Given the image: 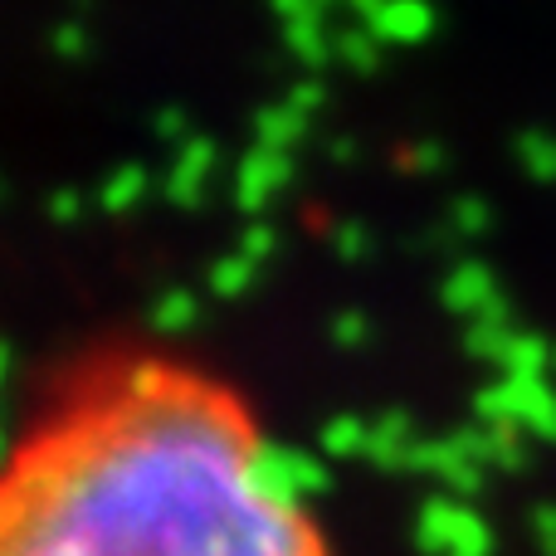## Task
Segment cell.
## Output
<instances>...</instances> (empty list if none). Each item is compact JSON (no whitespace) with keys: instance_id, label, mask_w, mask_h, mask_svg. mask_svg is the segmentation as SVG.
I'll return each instance as SVG.
<instances>
[{"instance_id":"6da1fadb","label":"cell","mask_w":556,"mask_h":556,"mask_svg":"<svg viewBox=\"0 0 556 556\" xmlns=\"http://www.w3.org/2000/svg\"><path fill=\"white\" fill-rule=\"evenodd\" d=\"M260 434L215 386L132 362L108 401L15 454L5 556H327L250 483Z\"/></svg>"},{"instance_id":"1f68e13d","label":"cell","mask_w":556,"mask_h":556,"mask_svg":"<svg viewBox=\"0 0 556 556\" xmlns=\"http://www.w3.org/2000/svg\"><path fill=\"white\" fill-rule=\"evenodd\" d=\"M274 5V15H283V25L288 20H303V15H313L317 10V0H269Z\"/></svg>"},{"instance_id":"4fadbf2b","label":"cell","mask_w":556,"mask_h":556,"mask_svg":"<svg viewBox=\"0 0 556 556\" xmlns=\"http://www.w3.org/2000/svg\"><path fill=\"white\" fill-rule=\"evenodd\" d=\"M307 137V117L288 103H269L254 113V147H269V152H293Z\"/></svg>"},{"instance_id":"5b68a950","label":"cell","mask_w":556,"mask_h":556,"mask_svg":"<svg viewBox=\"0 0 556 556\" xmlns=\"http://www.w3.org/2000/svg\"><path fill=\"white\" fill-rule=\"evenodd\" d=\"M215 156L220 152H215L211 137H191V142L176 152L172 172H166V181H162L166 201L181 205V211H195L205 195V181H211V172H215Z\"/></svg>"},{"instance_id":"277c9868","label":"cell","mask_w":556,"mask_h":556,"mask_svg":"<svg viewBox=\"0 0 556 556\" xmlns=\"http://www.w3.org/2000/svg\"><path fill=\"white\" fill-rule=\"evenodd\" d=\"M288 181H293V156L269 152V147H254V152L235 166V205L260 215Z\"/></svg>"},{"instance_id":"f546056e","label":"cell","mask_w":556,"mask_h":556,"mask_svg":"<svg viewBox=\"0 0 556 556\" xmlns=\"http://www.w3.org/2000/svg\"><path fill=\"white\" fill-rule=\"evenodd\" d=\"M405 162L415 166V172H430V176H440L444 166H450V152H444L440 142H420V147H410V156Z\"/></svg>"},{"instance_id":"f1b7e54d","label":"cell","mask_w":556,"mask_h":556,"mask_svg":"<svg viewBox=\"0 0 556 556\" xmlns=\"http://www.w3.org/2000/svg\"><path fill=\"white\" fill-rule=\"evenodd\" d=\"M283 103H288V108H298V113H303V117H313L317 108L327 103V88L317 84V78H303V84H293V88H288V98H283Z\"/></svg>"},{"instance_id":"30bf717a","label":"cell","mask_w":556,"mask_h":556,"mask_svg":"<svg viewBox=\"0 0 556 556\" xmlns=\"http://www.w3.org/2000/svg\"><path fill=\"white\" fill-rule=\"evenodd\" d=\"M430 473L440 483H450L454 493H479V483H483V464L473 459V450H469V434H444V440H434L430 444Z\"/></svg>"},{"instance_id":"d6a6232c","label":"cell","mask_w":556,"mask_h":556,"mask_svg":"<svg viewBox=\"0 0 556 556\" xmlns=\"http://www.w3.org/2000/svg\"><path fill=\"white\" fill-rule=\"evenodd\" d=\"M327 156H332L337 166H346V162H356V156H362V147H356L352 137H332V142H327Z\"/></svg>"},{"instance_id":"3957f363","label":"cell","mask_w":556,"mask_h":556,"mask_svg":"<svg viewBox=\"0 0 556 556\" xmlns=\"http://www.w3.org/2000/svg\"><path fill=\"white\" fill-rule=\"evenodd\" d=\"M415 542L434 556H489L493 538L459 498H430L420 508V528Z\"/></svg>"},{"instance_id":"ba28073f","label":"cell","mask_w":556,"mask_h":556,"mask_svg":"<svg viewBox=\"0 0 556 556\" xmlns=\"http://www.w3.org/2000/svg\"><path fill=\"white\" fill-rule=\"evenodd\" d=\"M513 342H518V327H513V307H508V298L498 293V298H493V303L469 323V332H464V346H469L479 362L503 366V362H508V352H513Z\"/></svg>"},{"instance_id":"e575fe53","label":"cell","mask_w":556,"mask_h":556,"mask_svg":"<svg viewBox=\"0 0 556 556\" xmlns=\"http://www.w3.org/2000/svg\"><path fill=\"white\" fill-rule=\"evenodd\" d=\"M552 376H556V342H552Z\"/></svg>"},{"instance_id":"d590c367","label":"cell","mask_w":556,"mask_h":556,"mask_svg":"<svg viewBox=\"0 0 556 556\" xmlns=\"http://www.w3.org/2000/svg\"><path fill=\"white\" fill-rule=\"evenodd\" d=\"M317 5H332V0H317Z\"/></svg>"},{"instance_id":"4dcf8cb0","label":"cell","mask_w":556,"mask_h":556,"mask_svg":"<svg viewBox=\"0 0 556 556\" xmlns=\"http://www.w3.org/2000/svg\"><path fill=\"white\" fill-rule=\"evenodd\" d=\"M532 538H538V547L556 556V508H538L532 513Z\"/></svg>"},{"instance_id":"4316f807","label":"cell","mask_w":556,"mask_h":556,"mask_svg":"<svg viewBox=\"0 0 556 556\" xmlns=\"http://www.w3.org/2000/svg\"><path fill=\"white\" fill-rule=\"evenodd\" d=\"M49 220L54 225H74L78 215H84V191H74V186H59L54 195H49Z\"/></svg>"},{"instance_id":"2e32d148","label":"cell","mask_w":556,"mask_h":556,"mask_svg":"<svg viewBox=\"0 0 556 556\" xmlns=\"http://www.w3.org/2000/svg\"><path fill=\"white\" fill-rule=\"evenodd\" d=\"M366 440H371V425L356 420V415H332L317 434L327 459H352V454H366Z\"/></svg>"},{"instance_id":"d4e9b609","label":"cell","mask_w":556,"mask_h":556,"mask_svg":"<svg viewBox=\"0 0 556 556\" xmlns=\"http://www.w3.org/2000/svg\"><path fill=\"white\" fill-rule=\"evenodd\" d=\"M274 250H278V230L274 225H264V220H254L250 230L240 235V254L250 264H264V260H274Z\"/></svg>"},{"instance_id":"5bb4252c","label":"cell","mask_w":556,"mask_h":556,"mask_svg":"<svg viewBox=\"0 0 556 556\" xmlns=\"http://www.w3.org/2000/svg\"><path fill=\"white\" fill-rule=\"evenodd\" d=\"M283 45L293 49V59H303L307 68L327 64V59H337V35H327L323 29V15H303V20H288L283 25Z\"/></svg>"},{"instance_id":"d6986e66","label":"cell","mask_w":556,"mask_h":556,"mask_svg":"<svg viewBox=\"0 0 556 556\" xmlns=\"http://www.w3.org/2000/svg\"><path fill=\"white\" fill-rule=\"evenodd\" d=\"M503 376H542V381H552V342L538 332H518L508 362H503Z\"/></svg>"},{"instance_id":"8992f818","label":"cell","mask_w":556,"mask_h":556,"mask_svg":"<svg viewBox=\"0 0 556 556\" xmlns=\"http://www.w3.org/2000/svg\"><path fill=\"white\" fill-rule=\"evenodd\" d=\"M434 25H440V10H434L430 0H386V5L366 20V29H371L381 45H420V39L434 35Z\"/></svg>"},{"instance_id":"603a6c76","label":"cell","mask_w":556,"mask_h":556,"mask_svg":"<svg viewBox=\"0 0 556 556\" xmlns=\"http://www.w3.org/2000/svg\"><path fill=\"white\" fill-rule=\"evenodd\" d=\"M49 49H54V59H64V64H78V59H88V29L78 15L59 20L54 35H49Z\"/></svg>"},{"instance_id":"9a60e30c","label":"cell","mask_w":556,"mask_h":556,"mask_svg":"<svg viewBox=\"0 0 556 556\" xmlns=\"http://www.w3.org/2000/svg\"><path fill=\"white\" fill-rule=\"evenodd\" d=\"M147 186H152V176H147V166L127 162V166H117V172L103 181V191H98V205H103L108 215H123V211H132V205L142 201V195H147Z\"/></svg>"},{"instance_id":"836d02e7","label":"cell","mask_w":556,"mask_h":556,"mask_svg":"<svg viewBox=\"0 0 556 556\" xmlns=\"http://www.w3.org/2000/svg\"><path fill=\"white\" fill-rule=\"evenodd\" d=\"M346 5H352V15H362V20H371L376 10L386 5V0H346Z\"/></svg>"},{"instance_id":"484cf974","label":"cell","mask_w":556,"mask_h":556,"mask_svg":"<svg viewBox=\"0 0 556 556\" xmlns=\"http://www.w3.org/2000/svg\"><path fill=\"white\" fill-rule=\"evenodd\" d=\"M152 132L156 137H162V142H191V117H186L181 113V108H156V113H152Z\"/></svg>"},{"instance_id":"7a4b0ae2","label":"cell","mask_w":556,"mask_h":556,"mask_svg":"<svg viewBox=\"0 0 556 556\" xmlns=\"http://www.w3.org/2000/svg\"><path fill=\"white\" fill-rule=\"evenodd\" d=\"M250 483L264 503H278V508H298L307 493L327 489V464L313 459V454L283 450V444H264L250 459Z\"/></svg>"},{"instance_id":"ac0fdd59","label":"cell","mask_w":556,"mask_h":556,"mask_svg":"<svg viewBox=\"0 0 556 556\" xmlns=\"http://www.w3.org/2000/svg\"><path fill=\"white\" fill-rule=\"evenodd\" d=\"M195 317H201V298H195L191 288H166L152 303L156 332H186V327H195Z\"/></svg>"},{"instance_id":"44dd1931","label":"cell","mask_w":556,"mask_h":556,"mask_svg":"<svg viewBox=\"0 0 556 556\" xmlns=\"http://www.w3.org/2000/svg\"><path fill=\"white\" fill-rule=\"evenodd\" d=\"M254 269H260V264H250L240 250L225 254V260L211 264V293H215V298H240V293H250Z\"/></svg>"},{"instance_id":"ffe728a7","label":"cell","mask_w":556,"mask_h":556,"mask_svg":"<svg viewBox=\"0 0 556 556\" xmlns=\"http://www.w3.org/2000/svg\"><path fill=\"white\" fill-rule=\"evenodd\" d=\"M337 59H342L352 74H376L381 68V39L371 35V29H342L337 35Z\"/></svg>"},{"instance_id":"8fae6325","label":"cell","mask_w":556,"mask_h":556,"mask_svg":"<svg viewBox=\"0 0 556 556\" xmlns=\"http://www.w3.org/2000/svg\"><path fill=\"white\" fill-rule=\"evenodd\" d=\"M518 395V430L556 444V386L542 376H508Z\"/></svg>"},{"instance_id":"9c48e42d","label":"cell","mask_w":556,"mask_h":556,"mask_svg":"<svg viewBox=\"0 0 556 556\" xmlns=\"http://www.w3.org/2000/svg\"><path fill=\"white\" fill-rule=\"evenodd\" d=\"M415 450H420V434H415L410 415L391 410L381 420H371V440H366V459L381 464V469H410Z\"/></svg>"},{"instance_id":"7c38bea8","label":"cell","mask_w":556,"mask_h":556,"mask_svg":"<svg viewBox=\"0 0 556 556\" xmlns=\"http://www.w3.org/2000/svg\"><path fill=\"white\" fill-rule=\"evenodd\" d=\"M464 434H469V450L483 469H522V459H528V444H522L528 430H518V425H479Z\"/></svg>"},{"instance_id":"7402d4cb","label":"cell","mask_w":556,"mask_h":556,"mask_svg":"<svg viewBox=\"0 0 556 556\" xmlns=\"http://www.w3.org/2000/svg\"><path fill=\"white\" fill-rule=\"evenodd\" d=\"M493 225V211L483 195H459V201L450 205V225L444 230L454 235V240H473V235H483Z\"/></svg>"},{"instance_id":"83f0119b","label":"cell","mask_w":556,"mask_h":556,"mask_svg":"<svg viewBox=\"0 0 556 556\" xmlns=\"http://www.w3.org/2000/svg\"><path fill=\"white\" fill-rule=\"evenodd\" d=\"M366 337H371V323H366L362 313H337L332 317V342L337 346H366Z\"/></svg>"},{"instance_id":"cb8c5ba5","label":"cell","mask_w":556,"mask_h":556,"mask_svg":"<svg viewBox=\"0 0 556 556\" xmlns=\"http://www.w3.org/2000/svg\"><path fill=\"white\" fill-rule=\"evenodd\" d=\"M332 250H337V260H346V264H362L366 254H371V230L366 225H337L332 230Z\"/></svg>"},{"instance_id":"e0dca14e","label":"cell","mask_w":556,"mask_h":556,"mask_svg":"<svg viewBox=\"0 0 556 556\" xmlns=\"http://www.w3.org/2000/svg\"><path fill=\"white\" fill-rule=\"evenodd\" d=\"M518 162L532 181L552 186L556 181V137L547 132V127H528V132L518 137Z\"/></svg>"},{"instance_id":"52a82bcc","label":"cell","mask_w":556,"mask_h":556,"mask_svg":"<svg viewBox=\"0 0 556 556\" xmlns=\"http://www.w3.org/2000/svg\"><path fill=\"white\" fill-rule=\"evenodd\" d=\"M493 298H498V278H493V269L479 260H459L440 283V303L450 307V313H459L464 323H473Z\"/></svg>"}]
</instances>
